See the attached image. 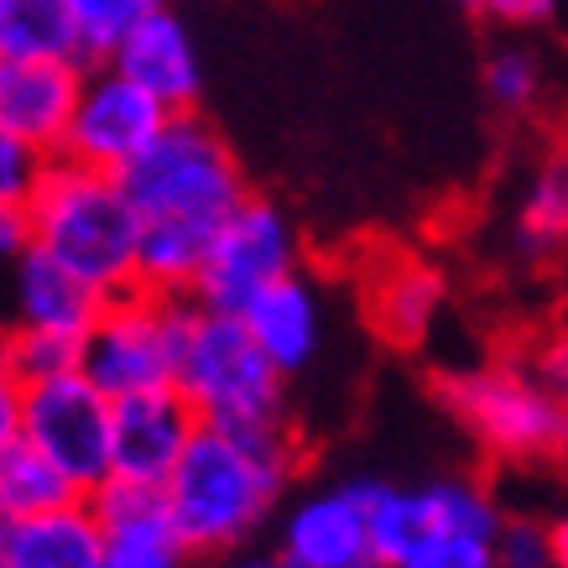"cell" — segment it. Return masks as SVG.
I'll return each mask as SVG.
<instances>
[{
  "label": "cell",
  "mask_w": 568,
  "mask_h": 568,
  "mask_svg": "<svg viewBox=\"0 0 568 568\" xmlns=\"http://www.w3.org/2000/svg\"><path fill=\"white\" fill-rule=\"evenodd\" d=\"M32 251L58 261L100 297H121L136 287V235L141 220L125 199L121 178L89 173L79 162L52 156L48 178L27 204Z\"/></svg>",
  "instance_id": "cell-2"
},
{
  "label": "cell",
  "mask_w": 568,
  "mask_h": 568,
  "mask_svg": "<svg viewBox=\"0 0 568 568\" xmlns=\"http://www.w3.org/2000/svg\"><path fill=\"white\" fill-rule=\"evenodd\" d=\"M0 355L17 371L27 386L63 371H79V339L69 334H52V328H32V324H6L0 328Z\"/></svg>",
  "instance_id": "cell-24"
},
{
  "label": "cell",
  "mask_w": 568,
  "mask_h": 568,
  "mask_svg": "<svg viewBox=\"0 0 568 568\" xmlns=\"http://www.w3.org/2000/svg\"><path fill=\"white\" fill-rule=\"evenodd\" d=\"M532 376L548 386V396L568 413V328L564 334H548V339L532 349Z\"/></svg>",
  "instance_id": "cell-31"
},
{
  "label": "cell",
  "mask_w": 568,
  "mask_h": 568,
  "mask_svg": "<svg viewBox=\"0 0 568 568\" xmlns=\"http://www.w3.org/2000/svg\"><path fill=\"white\" fill-rule=\"evenodd\" d=\"M104 532L84 500L42 517L0 521V568H100Z\"/></svg>",
  "instance_id": "cell-16"
},
{
  "label": "cell",
  "mask_w": 568,
  "mask_h": 568,
  "mask_svg": "<svg viewBox=\"0 0 568 568\" xmlns=\"http://www.w3.org/2000/svg\"><path fill=\"white\" fill-rule=\"evenodd\" d=\"M89 517L100 521L104 537L115 532H152L168 527V496L152 480H125V475H104L94 490L84 496Z\"/></svg>",
  "instance_id": "cell-23"
},
{
  "label": "cell",
  "mask_w": 568,
  "mask_h": 568,
  "mask_svg": "<svg viewBox=\"0 0 568 568\" xmlns=\"http://www.w3.org/2000/svg\"><path fill=\"white\" fill-rule=\"evenodd\" d=\"M21 251H32V230H27V209L0 204V266H11Z\"/></svg>",
  "instance_id": "cell-34"
},
{
  "label": "cell",
  "mask_w": 568,
  "mask_h": 568,
  "mask_svg": "<svg viewBox=\"0 0 568 568\" xmlns=\"http://www.w3.org/2000/svg\"><path fill=\"white\" fill-rule=\"evenodd\" d=\"M444 272L417 256H381L365 276V318L386 345L417 349L444 318Z\"/></svg>",
  "instance_id": "cell-15"
},
{
  "label": "cell",
  "mask_w": 568,
  "mask_h": 568,
  "mask_svg": "<svg viewBox=\"0 0 568 568\" xmlns=\"http://www.w3.org/2000/svg\"><path fill=\"white\" fill-rule=\"evenodd\" d=\"M241 324L251 328V339H256L261 355L293 381V376H303V371L318 361V349H324V328H328L324 293H318V282L297 266V272L276 276L272 287H261V293L245 303Z\"/></svg>",
  "instance_id": "cell-14"
},
{
  "label": "cell",
  "mask_w": 568,
  "mask_h": 568,
  "mask_svg": "<svg viewBox=\"0 0 568 568\" xmlns=\"http://www.w3.org/2000/svg\"><path fill=\"white\" fill-rule=\"evenodd\" d=\"M69 6L73 27H79V42H84V58L94 63V58H110L115 52V42L121 37H131V27H141V21L152 17V11H162L168 0H63Z\"/></svg>",
  "instance_id": "cell-25"
},
{
  "label": "cell",
  "mask_w": 568,
  "mask_h": 568,
  "mask_svg": "<svg viewBox=\"0 0 568 568\" xmlns=\"http://www.w3.org/2000/svg\"><path fill=\"white\" fill-rule=\"evenodd\" d=\"M193 433H199V413L178 396V386L115 396L110 402V475L162 485Z\"/></svg>",
  "instance_id": "cell-11"
},
{
  "label": "cell",
  "mask_w": 568,
  "mask_h": 568,
  "mask_svg": "<svg viewBox=\"0 0 568 568\" xmlns=\"http://www.w3.org/2000/svg\"><path fill=\"white\" fill-rule=\"evenodd\" d=\"M21 438L89 496L110 475V396L84 371L32 381L21 402Z\"/></svg>",
  "instance_id": "cell-9"
},
{
  "label": "cell",
  "mask_w": 568,
  "mask_h": 568,
  "mask_svg": "<svg viewBox=\"0 0 568 568\" xmlns=\"http://www.w3.org/2000/svg\"><path fill=\"white\" fill-rule=\"evenodd\" d=\"M386 568H496V558H490V542H485V537L423 532L413 548Z\"/></svg>",
  "instance_id": "cell-28"
},
{
  "label": "cell",
  "mask_w": 568,
  "mask_h": 568,
  "mask_svg": "<svg viewBox=\"0 0 568 568\" xmlns=\"http://www.w3.org/2000/svg\"><path fill=\"white\" fill-rule=\"evenodd\" d=\"M173 386L199 423L251 428L287 417V376L256 349L241 313H214L199 303L183 308Z\"/></svg>",
  "instance_id": "cell-4"
},
{
  "label": "cell",
  "mask_w": 568,
  "mask_h": 568,
  "mask_svg": "<svg viewBox=\"0 0 568 568\" xmlns=\"http://www.w3.org/2000/svg\"><path fill=\"white\" fill-rule=\"evenodd\" d=\"M21 402H27V381L6 365V355H0V444L21 433Z\"/></svg>",
  "instance_id": "cell-33"
},
{
  "label": "cell",
  "mask_w": 568,
  "mask_h": 568,
  "mask_svg": "<svg viewBox=\"0 0 568 568\" xmlns=\"http://www.w3.org/2000/svg\"><path fill=\"white\" fill-rule=\"evenodd\" d=\"M438 396L454 423L475 433V444L511 465H542L568 454V413L532 376V365L490 361L469 371H448Z\"/></svg>",
  "instance_id": "cell-5"
},
{
  "label": "cell",
  "mask_w": 568,
  "mask_h": 568,
  "mask_svg": "<svg viewBox=\"0 0 568 568\" xmlns=\"http://www.w3.org/2000/svg\"><path fill=\"white\" fill-rule=\"evenodd\" d=\"M480 17L500 21V27H542L558 11V0H465Z\"/></svg>",
  "instance_id": "cell-32"
},
{
  "label": "cell",
  "mask_w": 568,
  "mask_h": 568,
  "mask_svg": "<svg viewBox=\"0 0 568 568\" xmlns=\"http://www.w3.org/2000/svg\"><path fill=\"white\" fill-rule=\"evenodd\" d=\"M73 500H84V490L52 465L42 448H32L21 433L0 444V521L42 517V511H58Z\"/></svg>",
  "instance_id": "cell-18"
},
{
  "label": "cell",
  "mask_w": 568,
  "mask_h": 568,
  "mask_svg": "<svg viewBox=\"0 0 568 568\" xmlns=\"http://www.w3.org/2000/svg\"><path fill=\"white\" fill-rule=\"evenodd\" d=\"M0 17H6V0H0Z\"/></svg>",
  "instance_id": "cell-38"
},
{
  "label": "cell",
  "mask_w": 568,
  "mask_h": 568,
  "mask_svg": "<svg viewBox=\"0 0 568 568\" xmlns=\"http://www.w3.org/2000/svg\"><path fill=\"white\" fill-rule=\"evenodd\" d=\"M183 308H189V297H156L141 293V287H131L121 297H104L94 324L79 339V371L110 402L173 386Z\"/></svg>",
  "instance_id": "cell-6"
},
{
  "label": "cell",
  "mask_w": 568,
  "mask_h": 568,
  "mask_svg": "<svg viewBox=\"0 0 568 568\" xmlns=\"http://www.w3.org/2000/svg\"><path fill=\"white\" fill-rule=\"evenodd\" d=\"M517 245L527 256H552L568 245V156L537 168L517 209Z\"/></svg>",
  "instance_id": "cell-22"
},
{
  "label": "cell",
  "mask_w": 568,
  "mask_h": 568,
  "mask_svg": "<svg viewBox=\"0 0 568 568\" xmlns=\"http://www.w3.org/2000/svg\"><path fill=\"white\" fill-rule=\"evenodd\" d=\"M0 52L48 58V63H89L84 42H79V27H73L63 0H6Z\"/></svg>",
  "instance_id": "cell-19"
},
{
  "label": "cell",
  "mask_w": 568,
  "mask_h": 568,
  "mask_svg": "<svg viewBox=\"0 0 568 568\" xmlns=\"http://www.w3.org/2000/svg\"><path fill=\"white\" fill-rule=\"evenodd\" d=\"M115 73H125L131 84H141L162 110H199L204 94V58L193 42L189 21L178 17L173 6H162L152 17L131 27V37L115 42V52L104 58Z\"/></svg>",
  "instance_id": "cell-12"
},
{
  "label": "cell",
  "mask_w": 568,
  "mask_h": 568,
  "mask_svg": "<svg viewBox=\"0 0 568 568\" xmlns=\"http://www.w3.org/2000/svg\"><path fill=\"white\" fill-rule=\"evenodd\" d=\"M548 542H552V568H568V511L558 521H548Z\"/></svg>",
  "instance_id": "cell-36"
},
{
  "label": "cell",
  "mask_w": 568,
  "mask_h": 568,
  "mask_svg": "<svg viewBox=\"0 0 568 568\" xmlns=\"http://www.w3.org/2000/svg\"><path fill=\"white\" fill-rule=\"evenodd\" d=\"M490 558H496V568H552L548 521H537V517H500L496 537H490Z\"/></svg>",
  "instance_id": "cell-30"
},
{
  "label": "cell",
  "mask_w": 568,
  "mask_h": 568,
  "mask_svg": "<svg viewBox=\"0 0 568 568\" xmlns=\"http://www.w3.org/2000/svg\"><path fill=\"white\" fill-rule=\"evenodd\" d=\"M276 558L287 568H365L371 532H365V480L313 485L282 506L276 521Z\"/></svg>",
  "instance_id": "cell-10"
},
{
  "label": "cell",
  "mask_w": 568,
  "mask_h": 568,
  "mask_svg": "<svg viewBox=\"0 0 568 568\" xmlns=\"http://www.w3.org/2000/svg\"><path fill=\"white\" fill-rule=\"evenodd\" d=\"M48 152H37L32 141L0 131V204L6 209H27L32 204L37 183L48 178Z\"/></svg>",
  "instance_id": "cell-29"
},
{
  "label": "cell",
  "mask_w": 568,
  "mask_h": 568,
  "mask_svg": "<svg viewBox=\"0 0 568 568\" xmlns=\"http://www.w3.org/2000/svg\"><path fill=\"white\" fill-rule=\"evenodd\" d=\"M89 63H48V58H17L0 52V131L32 141L37 152L58 156V141L69 131L73 100Z\"/></svg>",
  "instance_id": "cell-13"
},
{
  "label": "cell",
  "mask_w": 568,
  "mask_h": 568,
  "mask_svg": "<svg viewBox=\"0 0 568 568\" xmlns=\"http://www.w3.org/2000/svg\"><path fill=\"white\" fill-rule=\"evenodd\" d=\"M100 568H193V552L173 537V527L104 537Z\"/></svg>",
  "instance_id": "cell-27"
},
{
  "label": "cell",
  "mask_w": 568,
  "mask_h": 568,
  "mask_svg": "<svg viewBox=\"0 0 568 568\" xmlns=\"http://www.w3.org/2000/svg\"><path fill=\"white\" fill-rule=\"evenodd\" d=\"M423 496V517H428V532H459V537H496L500 527V500L485 490L480 480L469 475H444V480L417 485Z\"/></svg>",
  "instance_id": "cell-20"
},
{
  "label": "cell",
  "mask_w": 568,
  "mask_h": 568,
  "mask_svg": "<svg viewBox=\"0 0 568 568\" xmlns=\"http://www.w3.org/2000/svg\"><path fill=\"white\" fill-rule=\"evenodd\" d=\"M121 189L141 224L214 235L224 214L251 193V183L224 131H214V121H204L199 110H178L121 173Z\"/></svg>",
  "instance_id": "cell-3"
},
{
  "label": "cell",
  "mask_w": 568,
  "mask_h": 568,
  "mask_svg": "<svg viewBox=\"0 0 568 568\" xmlns=\"http://www.w3.org/2000/svg\"><path fill=\"white\" fill-rule=\"evenodd\" d=\"M365 568H381V564H365Z\"/></svg>",
  "instance_id": "cell-39"
},
{
  "label": "cell",
  "mask_w": 568,
  "mask_h": 568,
  "mask_svg": "<svg viewBox=\"0 0 568 568\" xmlns=\"http://www.w3.org/2000/svg\"><path fill=\"white\" fill-rule=\"evenodd\" d=\"M104 297L94 287H84L73 272H63L58 261H48L42 251H21L11 261V324H32L84 339V328L94 324Z\"/></svg>",
  "instance_id": "cell-17"
},
{
  "label": "cell",
  "mask_w": 568,
  "mask_h": 568,
  "mask_svg": "<svg viewBox=\"0 0 568 568\" xmlns=\"http://www.w3.org/2000/svg\"><path fill=\"white\" fill-rule=\"evenodd\" d=\"M564 308H568V272H564Z\"/></svg>",
  "instance_id": "cell-37"
},
{
  "label": "cell",
  "mask_w": 568,
  "mask_h": 568,
  "mask_svg": "<svg viewBox=\"0 0 568 568\" xmlns=\"http://www.w3.org/2000/svg\"><path fill=\"white\" fill-rule=\"evenodd\" d=\"M485 94H490V104L496 110H532L537 100H542V58H537L532 48H521V42H500L490 58H485Z\"/></svg>",
  "instance_id": "cell-26"
},
{
  "label": "cell",
  "mask_w": 568,
  "mask_h": 568,
  "mask_svg": "<svg viewBox=\"0 0 568 568\" xmlns=\"http://www.w3.org/2000/svg\"><path fill=\"white\" fill-rule=\"evenodd\" d=\"M293 480L297 433L287 417L251 428L199 423L162 480L168 527L193 558H224L235 548H251V537L293 496Z\"/></svg>",
  "instance_id": "cell-1"
},
{
  "label": "cell",
  "mask_w": 568,
  "mask_h": 568,
  "mask_svg": "<svg viewBox=\"0 0 568 568\" xmlns=\"http://www.w3.org/2000/svg\"><path fill=\"white\" fill-rule=\"evenodd\" d=\"M297 266H303V241H297L287 209L261 193H245L214 230L189 303L214 313H241L261 287H272L276 276L297 272Z\"/></svg>",
  "instance_id": "cell-7"
},
{
  "label": "cell",
  "mask_w": 568,
  "mask_h": 568,
  "mask_svg": "<svg viewBox=\"0 0 568 568\" xmlns=\"http://www.w3.org/2000/svg\"><path fill=\"white\" fill-rule=\"evenodd\" d=\"M209 568H287L276 552H256V548H235L224 558H209Z\"/></svg>",
  "instance_id": "cell-35"
},
{
  "label": "cell",
  "mask_w": 568,
  "mask_h": 568,
  "mask_svg": "<svg viewBox=\"0 0 568 568\" xmlns=\"http://www.w3.org/2000/svg\"><path fill=\"white\" fill-rule=\"evenodd\" d=\"M168 115L173 110H162L125 73H115L110 63H94V69H84V84H79V100H73L69 131L58 141V156L79 162L89 173L121 178L146 152V141L168 125Z\"/></svg>",
  "instance_id": "cell-8"
},
{
  "label": "cell",
  "mask_w": 568,
  "mask_h": 568,
  "mask_svg": "<svg viewBox=\"0 0 568 568\" xmlns=\"http://www.w3.org/2000/svg\"><path fill=\"white\" fill-rule=\"evenodd\" d=\"M365 532H371V558H376L381 568L396 564L417 537L428 532V517H423V496H417V485L365 480Z\"/></svg>",
  "instance_id": "cell-21"
}]
</instances>
